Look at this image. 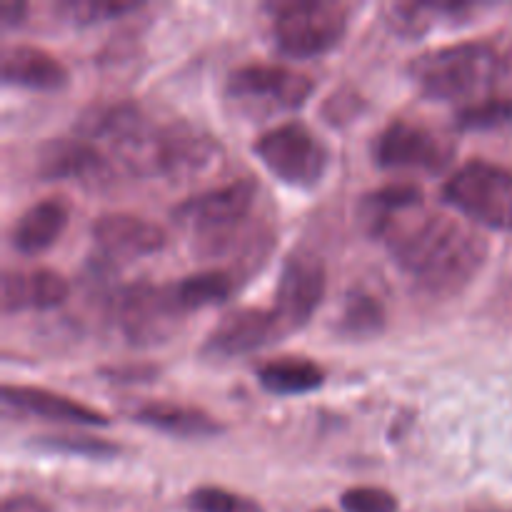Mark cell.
Wrapping results in <instances>:
<instances>
[{
  "mask_svg": "<svg viewBox=\"0 0 512 512\" xmlns=\"http://www.w3.org/2000/svg\"><path fill=\"white\" fill-rule=\"evenodd\" d=\"M255 195L258 185L253 180H233L223 188H213L180 203L173 210V220L193 230L195 253L215 258L240 245L245 248L255 238V233L243 235Z\"/></svg>",
  "mask_w": 512,
  "mask_h": 512,
  "instance_id": "3957f363",
  "label": "cell"
},
{
  "mask_svg": "<svg viewBox=\"0 0 512 512\" xmlns=\"http://www.w3.org/2000/svg\"><path fill=\"white\" fill-rule=\"evenodd\" d=\"M420 203H423V190L413 183H393L365 195V205L370 208L373 225L383 223V220L393 218V215L415 210Z\"/></svg>",
  "mask_w": 512,
  "mask_h": 512,
  "instance_id": "d4e9b609",
  "label": "cell"
},
{
  "mask_svg": "<svg viewBox=\"0 0 512 512\" xmlns=\"http://www.w3.org/2000/svg\"><path fill=\"white\" fill-rule=\"evenodd\" d=\"M240 285V275L235 270H200V273L188 275L178 283L168 285V295L173 300L175 310L180 315L195 313V310L220 305L235 293Z\"/></svg>",
  "mask_w": 512,
  "mask_h": 512,
  "instance_id": "ffe728a7",
  "label": "cell"
},
{
  "mask_svg": "<svg viewBox=\"0 0 512 512\" xmlns=\"http://www.w3.org/2000/svg\"><path fill=\"white\" fill-rule=\"evenodd\" d=\"M0 512H53L48 503L33 495H8L0 505Z\"/></svg>",
  "mask_w": 512,
  "mask_h": 512,
  "instance_id": "1f68e13d",
  "label": "cell"
},
{
  "mask_svg": "<svg viewBox=\"0 0 512 512\" xmlns=\"http://www.w3.org/2000/svg\"><path fill=\"white\" fill-rule=\"evenodd\" d=\"M185 505L193 512H263V508L255 500L238 493H230L225 488H215V485H200V488H195L185 498Z\"/></svg>",
  "mask_w": 512,
  "mask_h": 512,
  "instance_id": "4316f807",
  "label": "cell"
},
{
  "mask_svg": "<svg viewBox=\"0 0 512 512\" xmlns=\"http://www.w3.org/2000/svg\"><path fill=\"white\" fill-rule=\"evenodd\" d=\"M38 175L43 180H75L88 188H100L113 178V170L88 140L60 138L40 148Z\"/></svg>",
  "mask_w": 512,
  "mask_h": 512,
  "instance_id": "4fadbf2b",
  "label": "cell"
},
{
  "mask_svg": "<svg viewBox=\"0 0 512 512\" xmlns=\"http://www.w3.org/2000/svg\"><path fill=\"white\" fill-rule=\"evenodd\" d=\"M130 418L145 428L160 430L173 438H213L223 433V425L200 408L180 403H165V400H153V403H140L130 413Z\"/></svg>",
  "mask_w": 512,
  "mask_h": 512,
  "instance_id": "d6986e66",
  "label": "cell"
},
{
  "mask_svg": "<svg viewBox=\"0 0 512 512\" xmlns=\"http://www.w3.org/2000/svg\"><path fill=\"white\" fill-rule=\"evenodd\" d=\"M345 512H398V500L383 488H350L340 495Z\"/></svg>",
  "mask_w": 512,
  "mask_h": 512,
  "instance_id": "f1b7e54d",
  "label": "cell"
},
{
  "mask_svg": "<svg viewBox=\"0 0 512 512\" xmlns=\"http://www.w3.org/2000/svg\"><path fill=\"white\" fill-rule=\"evenodd\" d=\"M512 123L510 98H485L463 105L455 113V125L460 130H493Z\"/></svg>",
  "mask_w": 512,
  "mask_h": 512,
  "instance_id": "484cf974",
  "label": "cell"
},
{
  "mask_svg": "<svg viewBox=\"0 0 512 512\" xmlns=\"http://www.w3.org/2000/svg\"><path fill=\"white\" fill-rule=\"evenodd\" d=\"M140 3H125V0H70L58 5L60 13L73 23H95V20L120 18L125 13L138 10Z\"/></svg>",
  "mask_w": 512,
  "mask_h": 512,
  "instance_id": "83f0119b",
  "label": "cell"
},
{
  "mask_svg": "<svg viewBox=\"0 0 512 512\" xmlns=\"http://www.w3.org/2000/svg\"><path fill=\"white\" fill-rule=\"evenodd\" d=\"M260 163L270 175L293 188H313L320 183L328 168V148L305 123L275 125L265 130L253 145Z\"/></svg>",
  "mask_w": 512,
  "mask_h": 512,
  "instance_id": "52a82bcc",
  "label": "cell"
},
{
  "mask_svg": "<svg viewBox=\"0 0 512 512\" xmlns=\"http://www.w3.org/2000/svg\"><path fill=\"white\" fill-rule=\"evenodd\" d=\"M88 135L108 138L115 158L140 178H188L220 155L218 143L188 123L155 125L133 103L95 108L78 123Z\"/></svg>",
  "mask_w": 512,
  "mask_h": 512,
  "instance_id": "7a4b0ae2",
  "label": "cell"
},
{
  "mask_svg": "<svg viewBox=\"0 0 512 512\" xmlns=\"http://www.w3.org/2000/svg\"><path fill=\"white\" fill-rule=\"evenodd\" d=\"M443 203L493 230H512V170L473 158L443 185Z\"/></svg>",
  "mask_w": 512,
  "mask_h": 512,
  "instance_id": "5b68a950",
  "label": "cell"
},
{
  "mask_svg": "<svg viewBox=\"0 0 512 512\" xmlns=\"http://www.w3.org/2000/svg\"><path fill=\"white\" fill-rule=\"evenodd\" d=\"M385 328V305L365 288H353L335 318V333L348 340L375 338Z\"/></svg>",
  "mask_w": 512,
  "mask_h": 512,
  "instance_id": "7402d4cb",
  "label": "cell"
},
{
  "mask_svg": "<svg viewBox=\"0 0 512 512\" xmlns=\"http://www.w3.org/2000/svg\"><path fill=\"white\" fill-rule=\"evenodd\" d=\"M473 10L470 3H393L385 10L390 28L405 38L425 35L440 18L460 20Z\"/></svg>",
  "mask_w": 512,
  "mask_h": 512,
  "instance_id": "603a6c76",
  "label": "cell"
},
{
  "mask_svg": "<svg viewBox=\"0 0 512 512\" xmlns=\"http://www.w3.org/2000/svg\"><path fill=\"white\" fill-rule=\"evenodd\" d=\"M113 315L120 333L130 345H158L170 338L183 315L175 310L168 285L153 283L125 285L113 300Z\"/></svg>",
  "mask_w": 512,
  "mask_h": 512,
  "instance_id": "9c48e42d",
  "label": "cell"
},
{
  "mask_svg": "<svg viewBox=\"0 0 512 512\" xmlns=\"http://www.w3.org/2000/svg\"><path fill=\"white\" fill-rule=\"evenodd\" d=\"M70 208L63 198H43L18 215L10 228V245L20 255H38L55 245L68 225Z\"/></svg>",
  "mask_w": 512,
  "mask_h": 512,
  "instance_id": "ac0fdd59",
  "label": "cell"
},
{
  "mask_svg": "<svg viewBox=\"0 0 512 512\" xmlns=\"http://www.w3.org/2000/svg\"><path fill=\"white\" fill-rule=\"evenodd\" d=\"M275 45L290 58H315L328 53L343 40L348 30L350 8L335 0H293L275 3Z\"/></svg>",
  "mask_w": 512,
  "mask_h": 512,
  "instance_id": "8992f818",
  "label": "cell"
},
{
  "mask_svg": "<svg viewBox=\"0 0 512 512\" xmlns=\"http://www.w3.org/2000/svg\"><path fill=\"white\" fill-rule=\"evenodd\" d=\"M360 108H363V98H360L355 90L343 88L335 90V93L325 100L323 115L328 118V123L343 125L350 123V118H355V115L360 113Z\"/></svg>",
  "mask_w": 512,
  "mask_h": 512,
  "instance_id": "f546056e",
  "label": "cell"
},
{
  "mask_svg": "<svg viewBox=\"0 0 512 512\" xmlns=\"http://www.w3.org/2000/svg\"><path fill=\"white\" fill-rule=\"evenodd\" d=\"M403 273L430 298H453L488 260V240L445 215L388 218L373 228Z\"/></svg>",
  "mask_w": 512,
  "mask_h": 512,
  "instance_id": "6da1fadb",
  "label": "cell"
},
{
  "mask_svg": "<svg viewBox=\"0 0 512 512\" xmlns=\"http://www.w3.org/2000/svg\"><path fill=\"white\" fill-rule=\"evenodd\" d=\"M70 283L50 268L5 270L0 278V308L3 315L20 310H53L68 300Z\"/></svg>",
  "mask_w": 512,
  "mask_h": 512,
  "instance_id": "9a60e30c",
  "label": "cell"
},
{
  "mask_svg": "<svg viewBox=\"0 0 512 512\" xmlns=\"http://www.w3.org/2000/svg\"><path fill=\"white\" fill-rule=\"evenodd\" d=\"M313 512H333V510H328V508H318V510H313Z\"/></svg>",
  "mask_w": 512,
  "mask_h": 512,
  "instance_id": "836d02e7",
  "label": "cell"
},
{
  "mask_svg": "<svg viewBox=\"0 0 512 512\" xmlns=\"http://www.w3.org/2000/svg\"><path fill=\"white\" fill-rule=\"evenodd\" d=\"M30 448L40 450V453H53V455H80V458H93V460H108L120 455V445L113 440L93 438V435H73V433H60V435H38L30 438Z\"/></svg>",
  "mask_w": 512,
  "mask_h": 512,
  "instance_id": "cb8c5ba5",
  "label": "cell"
},
{
  "mask_svg": "<svg viewBox=\"0 0 512 512\" xmlns=\"http://www.w3.org/2000/svg\"><path fill=\"white\" fill-rule=\"evenodd\" d=\"M453 158V143L413 120H393L373 140V160L385 170L438 173Z\"/></svg>",
  "mask_w": 512,
  "mask_h": 512,
  "instance_id": "30bf717a",
  "label": "cell"
},
{
  "mask_svg": "<svg viewBox=\"0 0 512 512\" xmlns=\"http://www.w3.org/2000/svg\"><path fill=\"white\" fill-rule=\"evenodd\" d=\"M498 50L490 43H453L425 50L408 63V78L425 98L458 100L488 88L500 73Z\"/></svg>",
  "mask_w": 512,
  "mask_h": 512,
  "instance_id": "277c9868",
  "label": "cell"
},
{
  "mask_svg": "<svg viewBox=\"0 0 512 512\" xmlns=\"http://www.w3.org/2000/svg\"><path fill=\"white\" fill-rule=\"evenodd\" d=\"M283 338L278 318L265 308H235L220 318V323L205 338L203 355L215 360H230L265 348Z\"/></svg>",
  "mask_w": 512,
  "mask_h": 512,
  "instance_id": "7c38bea8",
  "label": "cell"
},
{
  "mask_svg": "<svg viewBox=\"0 0 512 512\" xmlns=\"http://www.w3.org/2000/svg\"><path fill=\"white\" fill-rule=\"evenodd\" d=\"M98 375L108 380V383H153L155 375H158V368L143 363L110 365V368H100Z\"/></svg>",
  "mask_w": 512,
  "mask_h": 512,
  "instance_id": "4dcf8cb0",
  "label": "cell"
},
{
  "mask_svg": "<svg viewBox=\"0 0 512 512\" xmlns=\"http://www.w3.org/2000/svg\"><path fill=\"white\" fill-rule=\"evenodd\" d=\"M0 398L8 408L20 410V413L38 415V418L60 420V423L73 425H108V415L90 405L78 403L68 395L53 393L45 388H33V385H10L5 383L0 388Z\"/></svg>",
  "mask_w": 512,
  "mask_h": 512,
  "instance_id": "2e32d148",
  "label": "cell"
},
{
  "mask_svg": "<svg viewBox=\"0 0 512 512\" xmlns=\"http://www.w3.org/2000/svg\"><path fill=\"white\" fill-rule=\"evenodd\" d=\"M95 245L110 258H143L165 248V230L130 213H105L90 225Z\"/></svg>",
  "mask_w": 512,
  "mask_h": 512,
  "instance_id": "5bb4252c",
  "label": "cell"
},
{
  "mask_svg": "<svg viewBox=\"0 0 512 512\" xmlns=\"http://www.w3.org/2000/svg\"><path fill=\"white\" fill-rule=\"evenodd\" d=\"M25 13H28V5L20 3V0H3L0 3V23H3V28H15V25L23 23Z\"/></svg>",
  "mask_w": 512,
  "mask_h": 512,
  "instance_id": "d6a6232c",
  "label": "cell"
},
{
  "mask_svg": "<svg viewBox=\"0 0 512 512\" xmlns=\"http://www.w3.org/2000/svg\"><path fill=\"white\" fill-rule=\"evenodd\" d=\"M315 85L308 75L283 65L250 63L228 75L225 93L240 105L258 110H295L308 103Z\"/></svg>",
  "mask_w": 512,
  "mask_h": 512,
  "instance_id": "ba28073f",
  "label": "cell"
},
{
  "mask_svg": "<svg viewBox=\"0 0 512 512\" xmlns=\"http://www.w3.org/2000/svg\"><path fill=\"white\" fill-rule=\"evenodd\" d=\"M0 78L8 85L30 90H60L68 83V70L48 50L38 45H5L0 53Z\"/></svg>",
  "mask_w": 512,
  "mask_h": 512,
  "instance_id": "e0dca14e",
  "label": "cell"
},
{
  "mask_svg": "<svg viewBox=\"0 0 512 512\" xmlns=\"http://www.w3.org/2000/svg\"><path fill=\"white\" fill-rule=\"evenodd\" d=\"M260 388L270 395L290 398V395H305L323 388L325 373L318 363L308 358H278L268 360L255 370Z\"/></svg>",
  "mask_w": 512,
  "mask_h": 512,
  "instance_id": "44dd1931",
  "label": "cell"
},
{
  "mask_svg": "<svg viewBox=\"0 0 512 512\" xmlns=\"http://www.w3.org/2000/svg\"><path fill=\"white\" fill-rule=\"evenodd\" d=\"M325 285H328V273L318 255H313L310 250H293L285 258L278 288H275L273 308L283 335L295 333L313 318L325 295Z\"/></svg>",
  "mask_w": 512,
  "mask_h": 512,
  "instance_id": "8fae6325",
  "label": "cell"
}]
</instances>
